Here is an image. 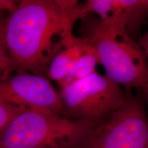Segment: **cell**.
Wrapping results in <instances>:
<instances>
[{
    "label": "cell",
    "mask_w": 148,
    "mask_h": 148,
    "mask_svg": "<svg viewBox=\"0 0 148 148\" xmlns=\"http://www.w3.org/2000/svg\"><path fill=\"white\" fill-rule=\"evenodd\" d=\"M80 3L73 0H23L9 14L5 38L10 73L47 77L51 59L73 36Z\"/></svg>",
    "instance_id": "6da1fadb"
},
{
    "label": "cell",
    "mask_w": 148,
    "mask_h": 148,
    "mask_svg": "<svg viewBox=\"0 0 148 148\" xmlns=\"http://www.w3.org/2000/svg\"><path fill=\"white\" fill-rule=\"evenodd\" d=\"M80 19L81 38L95 49L106 76L124 88L128 95L133 89L147 95V53L124 24L116 20L100 19L93 14Z\"/></svg>",
    "instance_id": "7a4b0ae2"
},
{
    "label": "cell",
    "mask_w": 148,
    "mask_h": 148,
    "mask_svg": "<svg viewBox=\"0 0 148 148\" xmlns=\"http://www.w3.org/2000/svg\"><path fill=\"white\" fill-rule=\"evenodd\" d=\"M100 121L25 109L0 132V148H79Z\"/></svg>",
    "instance_id": "3957f363"
},
{
    "label": "cell",
    "mask_w": 148,
    "mask_h": 148,
    "mask_svg": "<svg viewBox=\"0 0 148 148\" xmlns=\"http://www.w3.org/2000/svg\"><path fill=\"white\" fill-rule=\"evenodd\" d=\"M62 116L71 119H102L126 104L129 96L106 76L94 73L60 87Z\"/></svg>",
    "instance_id": "277c9868"
},
{
    "label": "cell",
    "mask_w": 148,
    "mask_h": 148,
    "mask_svg": "<svg viewBox=\"0 0 148 148\" xmlns=\"http://www.w3.org/2000/svg\"><path fill=\"white\" fill-rule=\"evenodd\" d=\"M143 91L98 123L79 148H148V120Z\"/></svg>",
    "instance_id": "5b68a950"
},
{
    "label": "cell",
    "mask_w": 148,
    "mask_h": 148,
    "mask_svg": "<svg viewBox=\"0 0 148 148\" xmlns=\"http://www.w3.org/2000/svg\"><path fill=\"white\" fill-rule=\"evenodd\" d=\"M0 102L62 116L60 96L49 79L30 73L0 80Z\"/></svg>",
    "instance_id": "8992f818"
},
{
    "label": "cell",
    "mask_w": 148,
    "mask_h": 148,
    "mask_svg": "<svg viewBox=\"0 0 148 148\" xmlns=\"http://www.w3.org/2000/svg\"><path fill=\"white\" fill-rule=\"evenodd\" d=\"M147 0H88L79 5V19L93 14L100 19L116 20L123 23L133 38L138 36L146 23Z\"/></svg>",
    "instance_id": "52a82bcc"
},
{
    "label": "cell",
    "mask_w": 148,
    "mask_h": 148,
    "mask_svg": "<svg viewBox=\"0 0 148 148\" xmlns=\"http://www.w3.org/2000/svg\"><path fill=\"white\" fill-rule=\"evenodd\" d=\"M73 57L70 82L78 80L96 71L99 64L97 53L87 40L73 35L67 42Z\"/></svg>",
    "instance_id": "ba28073f"
},
{
    "label": "cell",
    "mask_w": 148,
    "mask_h": 148,
    "mask_svg": "<svg viewBox=\"0 0 148 148\" xmlns=\"http://www.w3.org/2000/svg\"><path fill=\"white\" fill-rule=\"evenodd\" d=\"M67 42L64 47L51 59L47 69V76L58 83L60 87L70 82L73 65V57Z\"/></svg>",
    "instance_id": "9c48e42d"
},
{
    "label": "cell",
    "mask_w": 148,
    "mask_h": 148,
    "mask_svg": "<svg viewBox=\"0 0 148 148\" xmlns=\"http://www.w3.org/2000/svg\"><path fill=\"white\" fill-rule=\"evenodd\" d=\"M5 12L0 11V80L6 79L10 75V60L5 38V28L8 16Z\"/></svg>",
    "instance_id": "30bf717a"
},
{
    "label": "cell",
    "mask_w": 148,
    "mask_h": 148,
    "mask_svg": "<svg viewBox=\"0 0 148 148\" xmlns=\"http://www.w3.org/2000/svg\"><path fill=\"white\" fill-rule=\"evenodd\" d=\"M25 109L21 107L0 102V132L16 114Z\"/></svg>",
    "instance_id": "8fae6325"
},
{
    "label": "cell",
    "mask_w": 148,
    "mask_h": 148,
    "mask_svg": "<svg viewBox=\"0 0 148 148\" xmlns=\"http://www.w3.org/2000/svg\"><path fill=\"white\" fill-rule=\"evenodd\" d=\"M18 3L12 0H0V11L8 12L9 14L12 13L15 10Z\"/></svg>",
    "instance_id": "7c38bea8"
}]
</instances>
